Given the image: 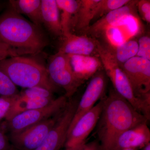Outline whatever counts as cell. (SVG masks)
I'll use <instances>...</instances> for the list:
<instances>
[{
    "label": "cell",
    "mask_w": 150,
    "mask_h": 150,
    "mask_svg": "<svg viewBox=\"0 0 150 150\" xmlns=\"http://www.w3.org/2000/svg\"><path fill=\"white\" fill-rule=\"evenodd\" d=\"M103 105L97 125L100 150H112L121 134L149 121L114 90L103 98Z\"/></svg>",
    "instance_id": "cell-1"
},
{
    "label": "cell",
    "mask_w": 150,
    "mask_h": 150,
    "mask_svg": "<svg viewBox=\"0 0 150 150\" xmlns=\"http://www.w3.org/2000/svg\"><path fill=\"white\" fill-rule=\"evenodd\" d=\"M0 42L35 54L48 44L41 27L25 18L9 5L0 15Z\"/></svg>",
    "instance_id": "cell-2"
},
{
    "label": "cell",
    "mask_w": 150,
    "mask_h": 150,
    "mask_svg": "<svg viewBox=\"0 0 150 150\" xmlns=\"http://www.w3.org/2000/svg\"><path fill=\"white\" fill-rule=\"evenodd\" d=\"M0 70L16 86L40 87L53 93L58 88L50 79L46 67L30 57L18 56L4 59L0 61Z\"/></svg>",
    "instance_id": "cell-3"
},
{
    "label": "cell",
    "mask_w": 150,
    "mask_h": 150,
    "mask_svg": "<svg viewBox=\"0 0 150 150\" xmlns=\"http://www.w3.org/2000/svg\"><path fill=\"white\" fill-rule=\"evenodd\" d=\"M46 68L50 79L56 86L64 89L67 98L73 96L84 83L74 72L69 55L60 51L50 56Z\"/></svg>",
    "instance_id": "cell-4"
},
{
    "label": "cell",
    "mask_w": 150,
    "mask_h": 150,
    "mask_svg": "<svg viewBox=\"0 0 150 150\" xmlns=\"http://www.w3.org/2000/svg\"><path fill=\"white\" fill-rule=\"evenodd\" d=\"M67 98L59 97L44 107L28 110L18 114L5 122L10 133H16L61 112L67 105Z\"/></svg>",
    "instance_id": "cell-5"
},
{
    "label": "cell",
    "mask_w": 150,
    "mask_h": 150,
    "mask_svg": "<svg viewBox=\"0 0 150 150\" xmlns=\"http://www.w3.org/2000/svg\"><path fill=\"white\" fill-rule=\"evenodd\" d=\"M121 67L135 95L150 103V60L135 56Z\"/></svg>",
    "instance_id": "cell-6"
},
{
    "label": "cell",
    "mask_w": 150,
    "mask_h": 150,
    "mask_svg": "<svg viewBox=\"0 0 150 150\" xmlns=\"http://www.w3.org/2000/svg\"><path fill=\"white\" fill-rule=\"evenodd\" d=\"M61 112L18 133H11L10 141L13 146L19 150H35L45 139Z\"/></svg>",
    "instance_id": "cell-7"
},
{
    "label": "cell",
    "mask_w": 150,
    "mask_h": 150,
    "mask_svg": "<svg viewBox=\"0 0 150 150\" xmlns=\"http://www.w3.org/2000/svg\"><path fill=\"white\" fill-rule=\"evenodd\" d=\"M78 104L76 100L68 102L45 139L35 150H59L65 146L69 128Z\"/></svg>",
    "instance_id": "cell-8"
},
{
    "label": "cell",
    "mask_w": 150,
    "mask_h": 150,
    "mask_svg": "<svg viewBox=\"0 0 150 150\" xmlns=\"http://www.w3.org/2000/svg\"><path fill=\"white\" fill-rule=\"evenodd\" d=\"M106 86L107 77L103 71H98L92 77L80 100L78 102L68 133L83 115L92 109L100 99H102Z\"/></svg>",
    "instance_id": "cell-9"
},
{
    "label": "cell",
    "mask_w": 150,
    "mask_h": 150,
    "mask_svg": "<svg viewBox=\"0 0 150 150\" xmlns=\"http://www.w3.org/2000/svg\"><path fill=\"white\" fill-rule=\"evenodd\" d=\"M103 98L89 111L83 115L68 133L66 148L72 147L86 142L97 124L102 111Z\"/></svg>",
    "instance_id": "cell-10"
},
{
    "label": "cell",
    "mask_w": 150,
    "mask_h": 150,
    "mask_svg": "<svg viewBox=\"0 0 150 150\" xmlns=\"http://www.w3.org/2000/svg\"><path fill=\"white\" fill-rule=\"evenodd\" d=\"M138 2V1L131 0L122 7L110 12L90 25L85 32L93 37H99L121 19L130 16L136 15Z\"/></svg>",
    "instance_id": "cell-11"
},
{
    "label": "cell",
    "mask_w": 150,
    "mask_h": 150,
    "mask_svg": "<svg viewBox=\"0 0 150 150\" xmlns=\"http://www.w3.org/2000/svg\"><path fill=\"white\" fill-rule=\"evenodd\" d=\"M148 123H143L124 131L116 140L112 150H139L149 143Z\"/></svg>",
    "instance_id": "cell-12"
},
{
    "label": "cell",
    "mask_w": 150,
    "mask_h": 150,
    "mask_svg": "<svg viewBox=\"0 0 150 150\" xmlns=\"http://www.w3.org/2000/svg\"><path fill=\"white\" fill-rule=\"evenodd\" d=\"M59 51L69 55L92 56L97 52L98 40L85 35H76L71 32L64 36Z\"/></svg>",
    "instance_id": "cell-13"
},
{
    "label": "cell",
    "mask_w": 150,
    "mask_h": 150,
    "mask_svg": "<svg viewBox=\"0 0 150 150\" xmlns=\"http://www.w3.org/2000/svg\"><path fill=\"white\" fill-rule=\"evenodd\" d=\"M69 56L74 72L83 82L101 70L100 69L103 67L100 59L96 56L80 55Z\"/></svg>",
    "instance_id": "cell-14"
},
{
    "label": "cell",
    "mask_w": 150,
    "mask_h": 150,
    "mask_svg": "<svg viewBox=\"0 0 150 150\" xmlns=\"http://www.w3.org/2000/svg\"><path fill=\"white\" fill-rule=\"evenodd\" d=\"M42 25L52 35H63L60 11L56 0H41Z\"/></svg>",
    "instance_id": "cell-15"
},
{
    "label": "cell",
    "mask_w": 150,
    "mask_h": 150,
    "mask_svg": "<svg viewBox=\"0 0 150 150\" xmlns=\"http://www.w3.org/2000/svg\"><path fill=\"white\" fill-rule=\"evenodd\" d=\"M99 1L79 0L77 11L72 21L71 32L72 29L85 32L93 20L95 9Z\"/></svg>",
    "instance_id": "cell-16"
},
{
    "label": "cell",
    "mask_w": 150,
    "mask_h": 150,
    "mask_svg": "<svg viewBox=\"0 0 150 150\" xmlns=\"http://www.w3.org/2000/svg\"><path fill=\"white\" fill-rule=\"evenodd\" d=\"M8 3L17 13L26 16L31 22L41 27V0H10Z\"/></svg>",
    "instance_id": "cell-17"
},
{
    "label": "cell",
    "mask_w": 150,
    "mask_h": 150,
    "mask_svg": "<svg viewBox=\"0 0 150 150\" xmlns=\"http://www.w3.org/2000/svg\"><path fill=\"white\" fill-rule=\"evenodd\" d=\"M54 99V98H21L18 95V98L9 111L6 121H8L12 117L21 112L46 106Z\"/></svg>",
    "instance_id": "cell-18"
},
{
    "label": "cell",
    "mask_w": 150,
    "mask_h": 150,
    "mask_svg": "<svg viewBox=\"0 0 150 150\" xmlns=\"http://www.w3.org/2000/svg\"><path fill=\"white\" fill-rule=\"evenodd\" d=\"M60 16L63 36L71 33L73 18L77 11L79 0H56Z\"/></svg>",
    "instance_id": "cell-19"
},
{
    "label": "cell",
    "mask_w": 150,
    "mask_h": 150,
    "mask_svg": "<svg viewBox=\"0 0 150 150\" xmlns=\"http://www.w3.org/2000/svg\"><path fill=\"white\" fill-rule=\"evenodd\" d=\"M111 51L116 61L121 67L127 61L137 56L138 51V41L128 40L118 45Z\"/></svg>",
    "instance_id": "cell-20"
},
{
    "label": "cell",
    "mask_w": 150,
    "mask_h": 150,
    "mask_svg": "<svg viewBox=\"0 0 150 150\" xmlns=\"http://www.w3.org/2000/svg\"><path fill=\"white\" fill-rule=\"evenodd\" d=\"M130 1L131 0H100L95 9L93 20L100 18L110 12L122 7Z\"/></svg>",
    "instance_id": "cell-21"
},
{
    "label": "cell",
    "mask_w": 150,
    "mask_h": 150,
    "mask_svg": "<svg viewBox=\"0 0 150 150\" xmlns=\"http://www.w3.org/2000/svg\"><path fill=\"white\" fill-rule=\"evenodd\" d=\"M19 93L16 86L8 77L0 70V96H12Z\"/></svg>",
    "instance_id": "cell-22"
},
{
    "label": "cell",
    "mask_w": 150,
    "mask_h": 150,
    "mask_svg": "<svg viewBox=\"0 0 150 150\" xmlns=\"http://www.w3.org/2000/svg\"><path fill=\"white\" fill-rule=\"evenodd\" d=\"M54 93L40 87L35 86L25 88L19 93L20 97L28 98H54Z\"/></svg>",
    "instance_id": "cell-23"
},
{
    "label": "cell",
    "mask_w": 150,
    "mask_h": 150,
    "mask_svg": "<svg viewBox=\"0 0 150 150\" xmlns=\"http://www.w3.org/2000/svg\"><path fill=\"white\" fill-rule=\"evenodd\" d=\"M34 54L28 50L13 48L0 42V61L10 57Z\"/></svg>",
    "instance_id": "cell-24"
},
{
    "label": "cell",
    "mask_w": 150,
    "mask_h": 150,
    "mask_svg": "<svg viewBox=\"0 0 150 150\" xmlns=\"http://www.w3.org/2000/svg\"><path fill=\"white\" fill-rule=\"evenodd\" d=\"M18 98V93L12 96H0V126L12 106Z\"/></svg>",
    "instance_id": "cell-25"
},
{
    "label": "cell",
    "mask_w": 150,
    "mask_h": 150,
    "mask_svg": "<svg viewBox=\"0 0 150 150\" xmlns=\"http://www.w3.org/2000/svg\"><path fill=\"white\" fill-rule=\"evenodd\" d=\"M138 51L137 56L150 60V38L144 35L138 41Z\"/></svg>",
    "instance_id": "cell-26"
},
{
    "label": "cell",
    "mask_w": 150,
    "mask_h": 150,
    "mask_svg": "<svg viewBox=\"0 0 150 150\" xmlns=\"http://www.w3.org/2000/svg\"><path fill=\"white\" fill-rule=\"evenodd\" d=\"M137 10L142 18L148 23L150 22V1H138L137 4Z\"/></svg>",
    "instance_id": "cell-27"
},
{
    "label": "cell",
    "mask_w": 150,
    "mask_h": 150,
    "mask_svg": "<svg viewBox=\"0 0 150 150\" xmlns=\"http://www.w3.org/2000/svg\"><path fill=\"white\" fill-rule=\"evenodd\" d=\"M6 129L5 123H2L0 126V150H13L14 148L6 135Z\"/></svg>",
    "instance_id": "cell-28"
},
{
    "label": "cell",
    "mask_w": 150,
    "mask_h": 150,
    "mask_svg": "<svg viewBox=\"0 0 150 150\" xmlns=\"http://www.w3.org/2000/svg\"><path fill=\"white\" fill-rule=\"evenodd\" d=\"M81 150H100L99 142L94 141L88 144H86Z\"/></svg>",
    "instance_id": "cell-29"
},
{
    "label": "cell",
    "mask_w": 150,
    "mask_h": 150,
    "mask_svg": "<svg viewBox=\"0 0 150 150\" xmlns=\"http://www.w3.org/2000/svg\"><path fill=\"white\" fill-rule=\"evenodd\" d=\"M86 144V142H83L75 146L66 148V149L64 150H81L84 147Z\"/></svg>",
    "instance_id": "cell-30"
},
{
    "label": "cell",
    "mask_w": 150,
    "mask_h": 150,
    "mask_svg": "<svg viewBox=\"0 0 150 150\" xmlns=\"http://www.w3.org/2000/svg\"><path fill=\"white\" fill-rule=\"evenodd\" d=\"M143 148V150H150V143L145 145Z\"/></svg>",
    "instance_id": "cell-31"
},
{
    "label": "cell",
    "mask_w": 150,
    "mask_h": 150,
    "mask_svg": "<svg viewBox=\"0 0 150 150\" xmlns=\"http://www.w3.org/2000/svg\"><path fill=\"white\" fill-rule=\"evenodd\" d=\"M2 4L1 2L0 1V11H1V9L2 8Z\"/></svg>",
    "instance_id": "cell-32"
},
{
    "label": "cell",
    "mask_w": 150,
    "mask_h": 150,
    "mask_svg": "<svg viewBox=\"0 0 150 150\" xmlns=\"http://www.w3.org/2000/svg\"><path fill=\"white\" fill-rule=\"evenodd\" d=\"M125 150H139L137 149H129Z\"/></svg>",
    "instance_id": "cell-33"
}]
</instances>
